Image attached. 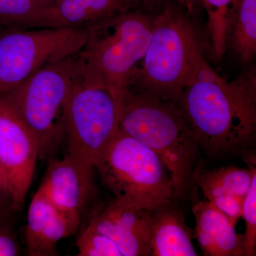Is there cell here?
<instances>
[{
  "instance_id": "cell-17",
  "label": "cell",
  "mask_w": 256,
  "mask_h": 256,
  "mask_svg": "<svg viewBox=\"0 0 256 256\" xmlns=\"http://www.w3.org/2000/svg\"><path fill=\"white\" fill-rule=\"evenodd\" d=\"M248 169L228 166L214 170L200 166L196 178L197 188H201L207 200L222 195H233L244 198L252 184V175L256 171V156H244Z\"/></svg>"
},
{
  "instance_id": "cell-19",
  "label": "cell",
  "mask_w": 256,
  "mask_h": 256,
  "mask_svg": "<svg viewBox=\"0 0 256 256\" xmlns=\"http://www.w3.org/2000/svg\"><path fill=\"white\" fill-rule=\"evenodd\" d=\"M78 256H122L110 238L87 224L77 238Z\"/></svg>"
},
{
  "instance_id": "cell-6",
  "label": "cell",
  "mask_w": 256,
  "mask_h": 256,
  "mask_svg": "<svg viewBox=\"0 0 256 256\" xmlns=\"http://www.w3.org/2000/svg\"><path fill=\"white\" fill-rule=\"evenodd\" d=\"M77 55L38 69L0 97L36 138L40 159L52 154L64 138L66 102L80 80Z\"/></svg>"
},
{
  "instance_id": "cell-9",
  "label": "cell",
  "mask_w": 256,
  "mask_h": 256,
  "mask_svg": "<svg viewBox=\"0 0 256 256\" xmlns=\"http://www.w3.org/2000/svg\"><path fill=\"white\" fill-rule=\"evenodd\" d=\"M38 158L36 138L0 98V165L12 193L14 212L24 206Z\"/></svg>"
},
{
  "instance_id": "cell-22",
  "label": "cell",
  "mask_w": 256,
  "mask_h": 256,
  "mask_svg": "<svg viewBox=\"0 0 256 256\" xmlns=\"http://www.w3.org/2000/svg\"><path fill=\"white\" fill-rule=\"evenodd\" d=\"M244 198L233 196V195H222L213 197L208 201L213 204L224 214L227 216L234 223L236 224L239 218L242 217V206Z\"/></svg>"
},
{
  "instance_id": "cell-5",
  "label": "cell",
  "mask_w": 256,
  "mask_h": 256,
  "mask_svg": "<svg viewBox=\"0 0 256 256\" xmlns=\"http://www.w3.org/2000/svg\"><path fill=\"white\" fill-rule=\"evenodd\" d=\"M94 166L114 200L124 206L152 212L174 200L162 160L120 128Z\"/></svg>"
},
{
  "instance_id": "cell-4",
  "label": "cell",
  "mask_w": 256,
  "mask_h": 256,
  "mask_svg": "<svg viewBox=\"0 0 256 256\" xmlns=\"http://www.w3.org/2000/svg\"><path fill=\"white\" fill-rule=\"evenodd\" d=\"M154 18L138 8L88 26L86 42L77 55L82 85L124 96L146 54Z\"/></svg>"
},
{
  "instance_id": "cell-8",
  "label": "cell",
  "mask_w": 256,
  "mask_h": 256,
  "mask_svg": "<svg viewBox=\"0 0 256 256\" xmlns=\"http://www.w3.org/2000/svg\"><path fill=\"white\" fill-rule=\"evenodd\" d=\"M122 97L80 80L74 84L64 114L68 154L94 166L119 129Z\"/></svg>"
},
{
  "instance_id": "cell-12",
  "label": "cell",
  "mask_w": 256,
  "mask_h": 256,
  "mask_svg": "<svg viewBox=\"0 0 256 256\" xmlns=\"http://www.w3.org/2000/svg\"><path fill=\"white\" fill-rule=\"evenodd\" d=\"M141 8V0H56L16 28H84L119 13Z\"/></svg>"
},
{
  "instance_id": "cell-11",
  "label": "cell",
  "mask_w": 256,
  "mask_h": 256,
  "mask_svg": "<svg viewBox=\"0 0 256 256\" xmlns=\"http://www.w3.org/2000/svg\"><path fill=\"white\" fill-rule=\"evenodd\" d=\"M87 224L110 238L122 256H151V212L130 208L112 198L94 207Z\"/></svg>"
},
{
  "instance_id": "cell-27",
  "label": "cell",
  "mask_w": 256,
  "mask_h": 256,
  "mask_svg": "<svg viewBox=\"0 0 256 256\" xmlns=\"http://www.w3.org/2000/svg\"><path fill=\"white\" fill-rule=\"evenodd\" d=\"M34 1L42 8H43V6H48V5L52 4L56 0H34Z\"/></svg>"
},
{
  "instance_id": "cell-20",
  "label": "cell",
  "mask_w": 256,
  "mask_h": 256,
  "mask_svg": "<svg viewBox=\"0 0 256 256\" xmlns=\"http://www.w3.org/2000/svg\"><path fill=\"white\" fill-rule=\"evenodd\" d=\"M242 217L246 222L244 236V256H256V171L252 184L242 202Z\"/></svg>"
},
{
  "instance_id": "cell-1",
  "label": "cell",
  "mask_w": 256,
  "mask_h": 256,
  "mask_svg": "<svg viewBox=\"0 0 256 256\" xmlns=\"http://www.w3.org/2000/svg\"><path fill=\"white\" fill-rule=\"evenodd\" d=\"M175 104L200 150L212 158L254 154L256 139L254 64L228 82L202 57Z\"/></svg>"
},
{
  "instance_id": "cell-18",
  "label": "cell",
  "mask_w": 256,
  "mask_h": 256,
  "mask_svg": "<svg viewBox=\"0 0 256 256\" xmlns=\"http://www.w3.org/2000/svg\"><path fill=\"white\" fill-rule=\"evenodd\" d=\"M232 0H202L206 14V38L210 58L218 63L226 54V14Z\"/></svg>"
},
{
  "instance_id": "cell-21",
  "label": "cell",
  "mask_w": 256,
  "mask_h": 256,
  "mask_svg": "<svg viewBox=\"0 0 256 256\" xmlns=\"http://www.w3.org/2000/svg\"><path fill=\"white\" fill-rule=\"evenodd\" d=\"M41 8L34 0H0V22L16 28Z\"/></svg>"
},
{
  "instance_id": "cell-25",
  "label": "cell",
  "mask_w": 256,
  "mask_h": 256,
  "mask_svg": "<svg viewBox=\"0 0 256 256\" xmlns=\"http://www.w3.org/2000/svg\"><path fill=\"white\" fill-rule=\"evenodd\" d=\"M176 0H141V9L148 14L156 16Z\"/></svg>"
},
{
  "instance_id": "cell-7",
  "label": "cell",
  "mask_w": 256,
  "mask_h": 256,
  "mask_svg": "<svg viewBox=\"0 0 256 256\" xmlns=\"http://www.w3.org/2000/svg\"><path fill=\"white\" fill-rule=\"evenodd\" d=\"M87 28H16L0 34V97L45 66L76 55Z\"/></svg>"
},
{
  "instance_id": "cell-3",
  "label": "cell",
  "mask_w": 256,
  "mask_h": 256,
  "mask_svg": "<svg viewBox=\"0 0 256 256\" xmlns=\"http://www.w3.org/2000/svg\"><path fill=\"white\" fill-rule=\"evenodd\" d=\"M198 24L176 0L154 16L149 44L127 89L176 102L204 56Z\"/></svg>"
},
{
  "instance_id": "cell-14",
  "label": "cell",
  "mask_w": 256,
  "mask_h": 256,
  "mask_svg": "<svg viewBox=\"0 0 256 256\" xmlns=\"http://www.w3.org/2000/svg\"><path fill=\"white\" fill-rule=\"evenodd\" d=\"M194 237L204 255L244 256V236L237 233L236 223L208 200L193 203Z\"/></svg>"
},
{
  "instance_id": "cell-10",
  "label": "cell",
  "mask_w": 256,
  "mask_h": 256,
  "mask_svg": "<svg viewBox=\"0 0 256 256\" xmlns=\"http://www.w3.org/2000/svg\"><path fill=\"white\" fill-rule=\"evenodd\" d=\"M94 166L67 153L53 160L40 190L60 212L82 222V216L95 194Z\"/></svg>"
},
{
  "instance_id": "cell-23",
  "label": "cell",
  "mask_w": 256,
  "mask_h": 256,
  "mask_svg": "<svg viewBox=\"0 0 256 256\" xmlns=\"http://www.w3.org/2000/svg\"><path fill=\"white\" fill-rule=\"evenodd\" d=\"M21 246L9 222L0 220V256L20 255Z\"/></svg>"
},
{
  "instance_id": "cell-15",
  "label": "cell",
  "mask_w": 256,
  "mask_h": 256,
  "mask_svg": "<svg viewBox=\"0 0 256 256\" xmlns=\"http://www.w3.org/2000/svg\"><path fill=\"white\" fill-rule=\"evenodd\" d=\"M175 200L151 212L152 256H198L193 245L194 234L186 225Z\"/></svg>"
},
{
  "instance_id": "cell-16",
  "label": "cell",
  "mask_w": 256,
  "mask_h": 256,
  "mask_svg": "<svg viewBox=\"0 0 256 256\" xmlns=\"http://www.w3.org/2000/svg\"><path fill=\"white\" fill-rule=\"evenodd\" d=\"M226 53L244 68L256 57V0H232L226 14Z\"/></svg>"
},
{
  "instance_id": "cell-13",
  "label": "cell",
  "mask_w": 256,
  "mask_h": 256,
  "mask_svg": "<svg viewBox=\"0 0 256 256\" xmlns=\"http://www.w3.org/2000/svg\"><path fill=\"white\" fill-rule=\"evenodd\" d=\"M80 224V220L58 210L38 188L28 206L24 230L26 254L58 256L57 244L75 233Z\"/></svg>"
},
{
  "instance_id": "cell-24",
  "label": "cell",
  "mask_w": 256,
  "mask_h": 256,
  "mask_svg": "<svg viewBox=\"0 0 256 256\" xmlns=\"http://www.w3.org/2000/svg\"><path fill=\"white\" fill-rule=\"evenodd\" d=\"M14 212L12 193L4 170L0 165V220L9 222L10 216Z\"/></svg>"
},
{
  "instance_id": "cell-2",
  "label": "cell",
  "mask_w": 256,
  "mask_h": 256,
  "mask_svg": "<svg viewBox=\"0 0 256 256\" xmlns=\"http://www.w3.org/2000/svg\"><path fill=\"white\" fill-rule=\"evenodd\" d=\"M119 128L162 160L171 176L175 201H196V174L204 164L201 150L175 102L127 89Z\"/></svg>"
},
{
  "instance_id": "cell-26",
  "label": "cell",
  "mask_w": 256,
  "mask_h": 256,
  "mask_svg": "<svg viewBox=\"0 0 256 256\" xmlns=\"http://www.w3.org/2000/svg\"><path fill=\"white\" fill-rule=\"evenodd\" d=\"M176 2L188 12V14L191 15L194 20L200 22V16L204 12L202 0H176Z\"/></svg>"
}]
</instances>
